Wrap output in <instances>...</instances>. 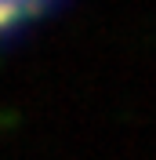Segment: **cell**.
I'll use <instances>...</instances> for the list:
<instances>
[{"label":"cell","mask_w":156,"mask_h":160,"mask_svg":"<svg viewBox=\"0 0 156 160\" xmlns=\"http://www.w3.org/2000/svg\"><path fill=\"white\" fill-rule=\"evenodd\" d=\"M29 4H33V0H0V29H4V26H11L18 15H26V8H29Z\"/></svg>","instance_id":"cell-1"}]
</instances>
